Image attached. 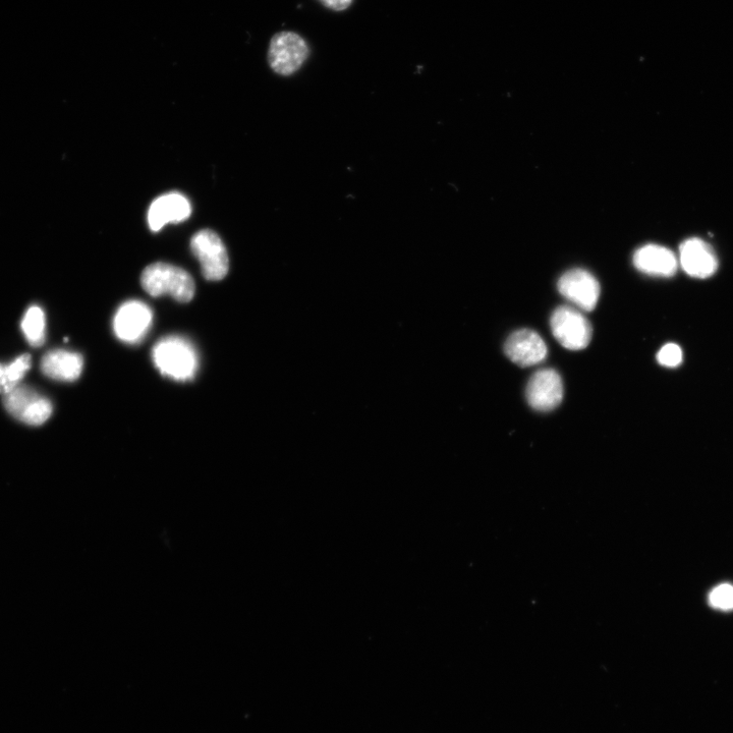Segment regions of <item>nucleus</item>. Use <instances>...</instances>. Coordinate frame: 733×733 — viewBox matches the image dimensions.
I'll return each instance as SVG.
<instances>
[{
	"mask_svg": "<svg viewBox=\"0 0 733 733\" xmlns=\"http://www.w3.org/2000/svg\"><path fill=\"white\" fill-rule=\"evenodd\" d=\"M563 383L560 375L553 369L537 371L529 380L526 396L529 405L539 412L556 409L563 399Z\"/></svg>",
	"mask_w": 733,
	"mask_h": 733,
	"instance_id": "obj_9",
	"label": "nucleus"
},
{
	"mask_svg": "<svg viewBox=\"0 0 733 733\" xmlns=\"http://www.w3.org/2000/svg\"><path fill=\"white\" fill-rule=\"evenodd\" d=\"M504 352L515 364L531 367L542 363L548 351L543 338L537 332L521 329L507 338Z\"/></svg>",
	"mask_w": 733,
	"mask_h": 733,
	"instance_id": "obj_10",
	"label": "nucleus"
},
{
	"mask_svg": "<svg viewBox=\"0 0 733 733\" xmlns=\"http://www.w3.org/2000/svg\"><path fill=\"white\" fill-rule=\"evenodd\" d=\"M557 288L562 297L584 311H593L598 304L600 285L587 270L568 271L560 277Z\"/></svg>",
	"mask_w": 733,
	"mask_h": 733,
	"instance_id": "obj_7",
	"label": "nucleus"
},
{
	"mask_svg": "<svg viewBox=\"0 0 733 733\" xmlns=\"http://www.w3.org/2000/svg\"><path fill=\"white\" fill-rule=\"evenodd\" d=\"M659 364L665 367H678L683 362V352L679 346L668 344L657 355Z\"/></svg>",
	"mask_w": 733,
	"mask_h": 733,
	"instance_id": "obj_18",
	"label": "nucleus"
},
{
	"mask_svg": "<svg viewBox=\"0 0 733 733\" xmlns=\"http://www.w3.org/2000/svg\"><path fill=\"white\" fill-rule=\"evenodd\" d=\"M31 368V356L23 355L9 365L0 364V394L18 387Z\"/></svg>",
	"mask_w": 733,
	"mask_h": 733,
	"instance_id": "obj_15",
	"label": "nucleus"
},
{
	"mask_svg": "<svg viewBox=\"0 0 733 733\" xmlns=\"http://www.w3.org/2000/svg\"><path fill=\"white\" fill-rule=\"evenodd\" d=\"M310 48L306 40L295 32H280L273 36L268 49L270 68L280 76L297 73L308 60Z\"/></svg>",
	"mask_w": 733,
	"mask_h": 733,
	"instance_id": "obj_3",
	"label": "nucleus"
},
{
	"mask_svg": "<svg viewBox=\"0 0 733 733\" xmlns=\"http://www.w3.org/2000/svg\"><path fill=\"white\" fill-rule=\"evenodd\" d=\"M550 327L556 341L571 351L586 349L592 340L593 330L589 320L572 307H558L551 316Z\"/></svg>",
	"mask_w": 733,
	"mask_h": 733,
	"instance_id": "obj_4",
	"label": "nucleus"
},
{
	"mask_svg": "<svg viewBox=\"0 0 733 733\" xmlns=\"http://www.w3.org/2000/svg\"><path fill=\"white\" fill-rule=\"evenodd\" d=\"M84 366L83 357L78 353L64 350L48 352L41 361V371L47 377L73 382L82 374Z\"/></svg>",
	"mask_w": 733,
	"mask_h": 733,
	"instance_id": "obj_13",
	"label": "nucleus"
},
{
	"mask_svg": "<svg viewBox=\"0 0 733 733\" xmlns=\"http://www.w3.org/2000/svg\"><path fill=\"white\" fill-rule=\"evenodd\" d=\"M634 264L638 270L656 276H672L678 269V259L665 247L648 245L639 249L634 255Z\"/></svg>",
	"mask_w": 733,
	"mask_h": 733,
	"instance_id": "obj_14",
	"label": "nucleus"
},
{
	"mask_svg": "<svg viewBox=\"0 0 733 733\" xmlns=\"http://www.w3.org/2000/svg\"><path fill=\"white\" fill-rule=\"evenodd\" d=\"M45 328L46 319L43 310L37 306L29 308L23 318L22 329L26 340L32 347L39 348L43 346L46 335Z\"/></svg>",
	"mask_w": 733,
	"mask_h": 733,
	"instance_id": "obj_16",
	"label": "nucleus"
},
{
	"mask_svg": "<svg viewBox=\"0 0 733 733\" xmlns=\"http://www.w3.org/2000/svg\"><path fill=\"white\" fill-rule=\"evenodd\" d=\"M192 214V206L184 195L173 192L155 199L148 210V224L152 232L158 233L168 223H181Z\"/></svg>",
	"mask_w": 733,
	"mask_h": 733,
	"instance_id": "obj_11",
	"label": "nucleus"
},
{
	"mask_svg": "<svg viewBox=\"0 0 733 733\" xmlns=\"http://www.w3.org/2000/svg\"><path fill=\"white\" fill-rule=\"evenodd\" d=\"M4 405L6 410L17 420L28 425H42L52 414V404L49 400L33 389L19 385L5 394Z\"/></svg>",
	"mask_w": 733,
	"mask_h": 733,
	"instance_id": "obj_6",
	"label": "nucleus"
},
{
	"mask_svg": "<svg viewBox=\"0 0 733 733\" xmlns=\"http://www.w3.org/2000/svg\"><path fill=\"white\" fill-rule=\"evenodd\" d=\"M680 260L683 269L697 278L710 277L718 268L714 251L700 239L688 240L681 246Z\"/></svg>",
	"mask_w": 733,
	"mask_h": 733,
	"instance_id": "obj_12",
	"label": "nucleus"
},
{
	"mask_svg": "<svg viewBox=\"0 0 733 733\" xmlns=\"http://www.w3.org/2000/svg\"><path fill=\"white\" fill-rule=\"evenodd\" d=\"M709 602L721 610L733 609V587L727 584L716 587L710 593Z\"/></svg>",
	"mask_w": 733,
	"mask_h": 733,
	"instance_id": "obj_17",
	"label": "nucleus"
},
{
	"mask_svg": "<svg viewBox=\"0 0 733 733\" xmlns=\"http://www.w3.org/2000/svg\"><path fill=\"white\" fill-rule=\"evenodd\" d=\"M191 250L199 260L203 276L219 281L229 273L230 260L227 248L220 237L210 230H202L191 240Z\"/></svg>",
	"mask_w": 733,
	"mask_h": 733,
	"instance_id": "obj_5",
	"label": "nucleus"
},
{
	"mask_svg": "<svg viewBox=\"0 0 733 733\" xmlns=\"http://www.w3.org/2000/svg\"><path fill=\"white\" fill-rule=\"evenodd\" d=\"M319 2L329 10L343 12L352 6L354 0H319Z\"/></svg>",
	"mask_w": 733,
	"mask_h": 733,
	"instance_id": "obj_19",
	"label": "nucleus"
},
{
	"mask_svg": "<svg viewBox=\"0 0 733 733\" xmlns=\"http://www.w3.org/2000/svg\"><path fill=\"white\" fill-rule=\"evenodd\" d=\"M141 285L154 298L169 296L178 302L188 303L195 295V283L191 274L183 268L162 262L144 269Z\"/></svg>",
	"mask_w": 733,
	"mask_h": 733,
	"instance_id": "obj_2",
	"label": "nucleus"
},
{
	"mask_svg": "<svg viewBox=\"0 0 733 733\" xmlns=\"http://www.w3.org/2000/svg\"><path fill=\"white\" fill-rule=\"evenodd\" d=\"M153 322V313L141 301H128L117 311L114 331L124 343L137 344L143 341Z\"/></svg>",
	"mask_w": 733,
	"mask_h": 733,
	"instance_id": "obj_8",
	"label": "nucleus"
},
{
	"mask_svg": "<svg viewBox=\"0 0 733 733\" xmlns=\"http://www.w3.org/2000/svg\"><path fill=\"white\" fill-rule=\"evenodd\" d=\"M152 359L159 372L175 381L194 379L199 358L194 346L178 335L161 338L152 350Z\"/></svg>",
	"mask_w": 733,
	"mask_h": 733,
	"instance_id": "obj_1",
	"label": "nucleus"
}]
</instances>
